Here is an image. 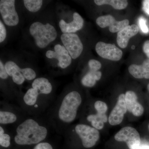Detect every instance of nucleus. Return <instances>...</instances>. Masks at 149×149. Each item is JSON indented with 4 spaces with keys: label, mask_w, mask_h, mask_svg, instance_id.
<instances>
[{
    "label": "nucleus",
    "mask_w": 149,
    "mask_h": 149,
    "mask_svg": "<svg viewBox=\"0 0 149 149\" xmlns=\"http://www.w3.org/2000/svg\"><path fill=\"white\" fill-rule=\"evenodd\" d=\"M48 128L33 118H27L17 127L14 140L19 146L37 145L48 136Z\"/></svg>",
    "instance_id": "obj_1"
},
{
    "label": "nucleus",
    "mask_w": 149,
    "mask_h": 149,
    "mask_svg": "<svg viewBox=\"0 0 149 149\" xmlns=\"http://www.w3.org/2000/svg\"><path fill=\"white\" fill-rule=\"evenodd\" d=\"M82 102L81 95L77 91H71L65 95L59 102L55 111V118L58 125L65 126L73 122L77 117Z\"/></svg>",
    "instance_id": "obj_2"
},
{
    "label": "nucleus",
    "mask_w": 149,
    "mask_h": 149,
    "mask_svg": "<svg viewBox=\"0 0 149 149\" xmlns=\"http://www.w3.org/2000/svg\"><path fill=\"white\" fill-rule=\"evenodd\" d=\"M29 31L35 40V44L41 49L46 48L57 36L55 28L49 23L43 24L39 22H34L30 25Z\"/></svg>",
    "instance_id": "obj_3"
},
{
    "label": "nucleus",
    "mask_w": 149,
    "mask_h": 149,
    "mask_svg": "<svg viewBox=\"0 0 149 149\" xmlns=\"http://www.w3.org/2000/svg\"><path fill=\"white\" fill-rule=\"evenodd\" d=\"M74 131L81 139L83 147L87 148L95 146L100 138L98 130L85 124H77Z\"/></svg>",
    "instance_id": "obj_4"
},
{
    "label": "nucleus",
    "mask_w": 149,
    "mask_h": 149,
    "mask_svg": "<svg viewBox=\"0 0 149 149\" xmlns=\"http://www.w3.org/2000/svg\"><path fill=\"white\" fill-rule=\"evenodd\" d=\"M0 13L4 22L9 26H15L18 24L19 18L15 10L14 0H1Z\"/></svg>",
    "instance_id": "obj_5"
},
{
    "label": "nucleus",
    "mask_w": 149,
    "mask_h": 149,
    "mask_svg": "<svg viewBox=\"0 0 149 149\" xmlns=\"http://www.w3.org/2000/svg\"><path fill=\"white\" fill-rule=\"evenodd\" d=\"M62 42L72 58L80 56L83 49V46L79 37L74 33H63L61 36Z\"/></svg>",
    "instance_id": "obj_6"
},
{
    "label": "nucleus",
    "mask_w": 149,
    "mask_h": 149,
    "mask_svg": "<svg viewBox=\"0 0 149 149\" xmlns=\"http://www.w3.org/2000/svg\"><path fill=\"white\" fill-rule=\"evenodd\" d=\"M118 142H125L130 149H136L141 145V138L139 132L131 127H125L119 130L114 136Z\"/></svg>",
    "instance_id": "obj_7"
},
{
    "label": "nucleus",
    "mask_w": 149,
    "mask_h": 149,
    "mask_svg": "<svg viewBox=\"0 0 149 149\" xmlns=\"http://www.w3.org/2000/svg\"><path fill=\"white\" fill-rule=\"evenodd\" d=\"M95 50L98 54L104 58L118 61L122 58V51L112 44L99 42L96 45Z\"/></svg>",
    "instance_id": "obj_8"
},
{
    "label": "nucleus",
    "mask_w": 149,
    "mask_h": 149,
    "mask_svg": "<svg viewBox=\"0 0 149 149\" xmlns=\"http://www.w3.org/2000/svg\"><path fill=\"white\" fill-rule=\"evenodd\" d=\"M54 51L49 50L46 52V56L49 58H56L58 61V65L63 69L69 66L72 63V58L64 46L56 45Z\"/></svg>",
    "instance_id": "obj_9"
},
{
    "label": "nucleus",
    "mask_w": 149,
    "mask_h": 149,
    "mask_svg": "<svg viewBox=\"0 0 149 149\" xmlns=\"http://www.w3.org/2000/svg\"><path fill=\"white\" fill-rule=\"evenodd\" d=\"M96 23L101 28L109 27L110 32L112 33L118 32L129 25L128 19L122 21L116 20L111 15H104L99 17L96 20Z\"/></svg>",
    "instance_id": "obj_10"
},
{
    "label": "nucleus",
    "mask_w": 149,
    "mask_h": 149,
    "mask_svg": "<svg viewBox=\"0 0 149 149\" xmlns=\"http://www.w3.org/2000/svg\"><path fill=\"white\" fill-rule=\"evenodd\" d=\"M125 102V95L120 94L114 108L112 111L109 117V122L110 125H116L120 124L123 120L124 114L127 111Z\"/></svg>",
    "instance_id": "obj_11"
},
{
    "label": "nucleus",
    "mask_w": 149,
    "mask_h": 149,
    "mask_svg": "<svg viewBox=\"0 0 149 149\" xmlns=\"http://www.w3.org/2000/svg\"><path fill=\"white\" fill-rule=\"evenodd\" d=\"M84 20L79 13L74 12L73 15V20L70 23H66L63 19L59 22V26L61 32L65 33H73L83 28Z\"/></svg>",
    "instance_id": "obj_12"
},
{
    "label": "nucleus",
    "mask_w": 149,
    "mask_h": 149,
    "mask_svg": "<svg viewBox=\"0 0 149 149\" xmlns=\"http://www.w3.org/2000/svg\"><path fill=\"white\" fill-rule=\"evenodd\" d=\"M138 97L132 91H128L125 94V102L127 110L136 116H140L143 113L144 108L137 101Z\"/></svg>",
    "instance_id": "obj_13"
},
{
    "label": "nucleus",
    "mask_w": 149,
    "mask_h": 149,
    "mask_svg": "<svg viewBox=\"0 0 149 149\" xmlns=\"http://www.w3.org/2000/svg\"><path fill=\"white\" fill-rule=\"evenodd\" d=\"M139 31L138 26L136 24H132L128 25L118 32L117 42L118 45L123 49L126 48L130 38L135 36Z\"/></svg>",
    "instance_id": "obj_14"
},
{
    "label": "nucleus",
    "mask_w": 149,
    "mask_h": 149,
    "mask_svg": "<svg viewBox=\"0 0 149 149\" xmlns=\"http://www.w3.org/2000/svg\"><path fill=\"white\" fill-rule=\"evenodd\" d=\"M6 70L9 76L12 77L13 81L17 85H22L25 81V78L21 72L20 68L12 61L7 62L5 65Z\"/></svg>",
    "instance_id": "obj_15"
},
{
    "label": "nucleus",
    "mask_w": 149,
    "mask_h": 149,
    "mask_svg": "<svg viewBox=\"0 0 149 149\" xmlns=\"http://www.w3.org/2000/svg\"><path fill=\"white\" fill-rule=\"evenodd\" d=\"M32 88H36L45 95H49L52 91V85L47 78L39 77L34 80L32 84Z\"/></svg>",
    "instance_id": "obj_16"
},
{
    "label": "nucleus",
    "mask_w": 149,
    "mask_h": 149,
    "mask_svg": "<svg viewBox=\"0 0 149 149\" xmlns=\"http://www.w3.org/2000/svg\"><path fill=\"white\" fill-rule=\"evenodd\" d=\"M87 119L91 123L93 128L101 130L103 128L104 123L107 121L108 118L105 113H97L96 114L89 115L87 116Z\"/></svg>",
    "instance_id": "obj_17"
},
{
    "label": "nucleus",
    "mask_w": 149,
    "mask_h": 149,
    "mask_svg": "<svg viewBox=\"0 0 149 149\" xmlns=\"http://www.w3.org/2000/svg\"><path fill=\"white\" fill-rule=\"evenodd\" d=\"M102 72L99 71H92L90 70L82 78L81 82L84 86L88 88L93 87L96 83V82L101 79Z\"/></svg>",
    "instance_id": "obj_18"
},
{
    "label": "nucleus",
    "mask_w": 149,
    "mask_h": 149,
    "mask_svg": "<svg viewBox=\"0 0 149 149\" xmlns=\"http://www.w3.org/2000/svg\"><path fill=\"white\" fill-rule=\"evenodd\" d=\"M128 70L130 74L135 78L149 79V70L142 65H131L128 68Z\"/></svg>",
    "instance_id": "obj_19"
},
{
    "label": "nucleus",
    "mask_w": 149,
    "mask_h": 149,
    "mask_svg": "<svg viewBox=\"0 0 149 149\" xmlns=\"http://www.w3.org/2000/svg\"><path fill=\"white\" fill-rule=\"evenodd\" d=\"M17 116L12 111L1 110L0 111V123L1 125L13 124L17 121Z\"/></svg>",
    "instance_id": "obj_20"
},
{
    "label": "nucleus",
    "mask_w": 149,
    "mask_h": 149,
    "mask_svg": "<svg viewBox=\"0 0 149 149\" xmlns=\"http://www.w3.org/2000/svg\"><path fill=\"white\" fill-rule=\"evenodd\" d=\"M94 2L98 6L109 5L117 10L125 9L128 5V1L125 0H95Z\"/></svg>",
    "instance_id": "obj_21"
},
{
    "label": "nucleus",
    "mask_w": 149,
    "mask_h": 149,
    "mask_svg": "<svg viewBox=\"0 0 149 149\" xmlns=\"http://www.w3.org/2000/svg\"><path fill=\"white\" fill-rule=\"evenodd\" d=\"M24 5L29 11L35 13L38 11L42 5V0H24Z\"/></svg>",
    "instance_id": "obj_22"
},
{
    "label": "nucleus",
    "mask_w": 149,
    "mask_h": 149,
    "mask_svg": "<svg viewBox=\"0 0 149 149\" xmlns=\"http://www.w3.org/2000/svg\"><path fill=\"white\" fill-rule=\"evenodd\" d=\"M10 136L8 133H6L5 130L1 125L0 126V145L4 148H7L10 145Z\"/></svg>",
    "instance_id": "obj_23"
},
{
    "label": "nucleus",
    "mask_w": 149,
    "mask_h": 149,
    "mask_svg": "<svg viewBox=\"0 0 149 149\" xmlns=\"http://www.w3.org/2000/svg\"><path fill=\"white\" fill-rule=\"evenodd\" d=\"M21 72L25 79L32 80L36 79V73L35 70L29 68L21 69Z\"/></svg>",
    "instance_id": "obj_24"
},
{
    "label": "nucleus",
    "mask_w": 149,
    "mask_h": 149,
    "mask_svg": "<svg viewBox=\"0 0 149 149\" xmlns=\"http://www.w3.org/2000/svg\"><path fill=\"white\" fill-rule=\"evenodd\" d=\"M94 107L97 113H105L108 109L107 104L100 101L96 102L94 104Z\"/></svg>",
    "instance_id": "obj_25"
},
{
    "label": "nucleus",
    "mask_w": 149,
    "mask_h": 149,
    "mask_svg": "<svg viewBox=\"0 0 149 149\" xmlns=\"http://www.w3.org/2000/svg\"><path fill=\"white\" fill-rule=\"evenodd\" d=\"M88 66L90 68V70L92 71H98L102 67V64L98 61L95 59L90 60L88 62Z\"/></svg>",
    "instance_id": "obj_26"
},
{
    "label": "nucleus",
    "mask_w": 149,
    "mask_h": 149,
    "mask_svg": "<svg viewBox=\"0 0 149 149\" xmlns=\"http://www.w3.org/2000/svg\"><path fill=\"white\" fill-rule=\"evenodd\" d=\"M146 22V19L143 17H141L139 19V26L142 32L144 33H148L149 32V29L147 26Z\"/></svg>",
    "instance_id": "obj_27"
},
{
    "label": "nucleus",
    "mask_w": 149,
    "mask_h": 149,
    "mask_svg": "<svg viewBox=\"0 0 149 149\" xmlns=\"http://www.w3.org/2000/svg\"><path fill=\"white\" fill-rule=\"evenodd\" d=\"M6 37V30L2 22L0 21V42L2 43L5 40Z\"/></svg>",
    "instance_id": "obj_28"
},
{
    "label": "nucleus",
    "mask_w": 149,
    "mask_h": 149,
    "mask_svg": "<svg viewBox=\"0 0 149 149\" xmlns=\"http://www.w3.org/2000/svg\"><path fill=\"white\" fill-rule=\"evenodd\" d=\"M8 74L6 70L5 65L1 60L0 61V78L2 80H6L8 78Z\"/></svg>",
    "instance_id": "obj_29"
},
{
    "label": "nucleus",
    "mask_w": 149,
    "mask_h": 149,
    "mask_svg": "<svg viewBox=\"0 0 149 149\" xmlns=\"http://www.w3.org/2000/svg\"><path fill=\"white\" fill-rule=\"evenodd\" d=\"M33 149H53L50 144L47 142H41L35 146Z\"/></svg>",
    "instance_id": "obj_30"
},
{
    "label": "nucleus",
    "mask_w": 149,
    "mask_h": 149,
    "mask_svg": "<svg viewBox=\"0 0 149 149\" xmlns=\"http://www.w3.org/2000/svg\"><path fill=\"white\" fill-rule=\"evenodd\" d=\"M143 10L149 15V0H146L143 1Z\"/></svg>",
    "instance_id": "obj_31"
},
{
    "label": "nucleus",
    "mask_w": 149,
    "mask_h": 149,
    "mask_svg": "<svg viewBox=\"0 0 149 149\" xmlns=\"http://www.w3.org/2000/svg\"><path fill=\"white\" fill-rule=\"evenodd\" d=\"M143 50L144 53L145 54H147L149 53V41H146L144 43L143 47Z\"/></svg>",
    "instance_id": "obj_32"
},
{
    "label": "nucleus",
    "mask_w": 149,
    "mask_h": 149,
    "mask_svg": "<svg viewBox=\"0 0 149 149\" xmlns=\"http://www.w3.org/2000/svg\"><path fill=\"white\" fill-rule=\"evenodd\" d=\"M142 65H143L144 67L146 68V69L149 70V59H148L144 61Z\"/></svg>",
    "instance_id": "obj_33"
},
{
    "label": "nucleus",
    "mask_w": 149,
    "mask_h": 149,
    "mask_svg": "<svg viewBox=\"0 0 149 149\" xmlns=\"http://www.w3.org/2000/svg\"><path fill=\"white\" fill-rule=\"evenodd\" d=\"M136 149H149V146L147 145H141Z\"/></svg>",
    "instance_id": "obj_34"
},
{
    "label": "nucleus",
    "mask_w": 149,
    "mask_h": 149,
    "mask_svg": "<svg viewBox=\"0 0 149 149\" xmlns=\"http://www.w3.org/2000/svg\"><path fill=\"white\" fill-rule=\"evenodd\" d=\"M135 46L134 45L132 46V47H131V48H132V49H135Z\"/></svg>",
    "instance_id": "obj_35"
},
{
    "label": "nucleus",
    "mask_w": 149,
    "mask_h": 149,
    "mask_svg": "<svg viewBox=\"0 0 149 149\" xmlns=\"http://www.w3.org/2000/svg\"><path fill=\"white\" fill-rule=\"evenodd\" d=\"M148 91L149 92V83L148 84Z\"/></svg>",
    "instance_id": "obj_36"
},
{
    "label": "nucleus",
    "mask_w": 149,
    "mask_h": 149,
    "mask_svg": "<svg viewBox=\"0 0 149 149\" xmlns=\"http://www.w3.org/2000/svg\"><path fill=\"white\" fill-rule=\"evenodd\" d=\"M148 129H149V125H148Z\"/></svg>",
    "instance_id": "obj_37"
}]
</instances>
